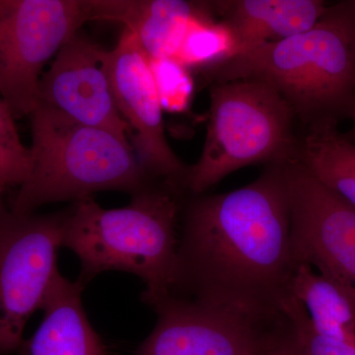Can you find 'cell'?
Here are the masks:
<instances>
[{
    "mask_svg": "<svg viewBox=\"0 0 355 355\" xmlns=\"http://www.w3.org/2000/svg\"><path fill=\"white\" fill-rule=\"evenodd\" d=\"M286 165L217 195H186L169 293L273 326L284 318L296 265Z\"/></svg>",
    "mask_w": 355,
    "mask_h": 355,
    "instance_id": "1",
    "label": "cell"
},
{
    "mask_svg": "<svg viewBox=\"0 0 355 355\" xmlns=\"http://www.w3.org/2000/svg\"><path fill=\"white\" fill-rule=\"evenodd\" d=\"M184 196L157 182L120 209H104L93 198L72 203L62 211V245L80 261L77 282L85 288L100 273L121 270L144 282L141 299L146 305L169 293Z\"/></svg>",
    "mask_w": 355,
    "mask_h": 355,
    "instance_id": "2",
    "label": "cell"
},
{
    "mask_svg": "<svg viewBox=\"0 0 355 355\" xmlns=\"http://www.w3.org/2000/svg\"><path fill=\"white\" fill-rule=\"evenodd\" d=\"M210 84L256 79L272 86L301 130L347 118L355 100V17L347 1L329 6L314 27L266 44L202 72Z\"/></svg>",
    "mask_w": 355,
    "mask_h": 355,
    "instance_id": "3",
    "label": "cell"
},
{
    "mask_svg": "<svg viewBox=\"0 0 355 355\" xmlns=\"http://www.w3.org/2000/svg\"><path fill=\"white\" fill-rule=\"evenodd\" d=\"M30 118L31 171L10 203L15 214L79 202L99 191L132 196L157 183L142 169L130 142L116 133L77 123L42 104Z\"/></svg>",
    "mask_w": 355,
    "mask_h": 355,
    "instance_id": "4",
    "label": "cell"
},
{
    "mask_svg": "<svg viewBox=\"0 0 355 355\" xmlns=\"http://www.w3.org/2000/svg\"><path fill=\"white\" fill-rule=\"evenodd\" d=\"M301 127L286 100L256 79L210 84L207 135L202 154L189 166L187 195H202L247 166L297 160Z\"/></svg>",
    "mask_w": 355,
    "mask_h": 355,
    "instance_id": "5",
    "label": "cell"
},
{
    "mask_svg": "<svg viewBox=\"0 0 355 355\" xmlns=\"http://www.w3.org/2000/svg\"><path fill=\"white\" fill-rule=\"evenodd\" d=\"M94 21V0H0V97L15 118L38 106L46 62Z\"/></svg>",
    "mask_w": 355,
    "mask_h": 355,
    "instance_id": "6",
    "label": "cell"
},
{
    "mask_svg": "<svg viewBox=\"0 0 355 355\" xmlns=\"http://www.w3.org/2000/svg\"><path fill=\"white\" fill-rule=\"evenodd\" d=\"M62 216L15 214L0 203V355L21 349L26 324L42 309L58 272Z\"/></svg>",
    "mask_w": 355,
    "mask_h": 355,
    "instance_id": "7",
    "label": "cell"
},
{
    "mask_svg": "<svg viewBox=\"0 0 355 355\" xmlns=\"http://www.w3.org/2000/svg\"><path fill=\"white\" fill-rule=\"evenodd\" d=\"M292 256L335 284L355 306V207L297 162L286 165Z\"/></svg>",
    "mask_w": 355,
    "mask_h": 355,
    "instance_id": "8",
    "label": "cell"
},
{
    "mask_svg": "<svg viewBox=\"0 0 355 355\" xmlns=\"http://www.w3.org/2000/svg\"><path fill=\"white\" fill-rule=\"evenodd\" d=\"M107 69L114 101L130 128V141L149 179L184 191L189 166L184 165L166 139L163 108L148 58L135 35L123 29L120 41L108 51Z\"/></svg>",
    "mask_w": 355,
    "mask_h": 355,
    "instance_id": "9",
    "label": "cell"
},
{
    "mask_svg": "<svg viewBox=\"0 0 355 355\" xmlns=\"http://www.w3.org/2000/svg\"><path fill=\"white\" fill-rule=\"evenodd\" d=\"M148 306L157 322L135 355H265L277 326L171 293Z\"/></svg>",
    "mask_w": 355,
    "mask_h": 355,
    "instance_id": "10",
    "label": "cell"
},
{
    "mask_svg": "<svg viewBox=\"0 0 355 355\" xmlns=\"http://www.w3.org/2000/svg\"><path fill=\"white\" fill-rule=\"evenodd\" d=\"M107 57L108 51L77 33L60 48L50 69L41 76L38 104L130 141V128L114 101Z\"/></svg>",
    "mask_w": 355,
    "mask_h": 355,
    "instance_id": "11",
    "label": "cell"
},
{
    "mask_svg": "<svg viewBox=\"0 0 355 355\" xmlns=\"http://www.w3.org/2000/svg\"><path fill=\"white\" fill-rule=\"evenodd\" d=\"M210 6L232 33L235 55L308 31L329 8L322 0H222Z\"/></svg>",
    "mask_w": 355,
    "mask_h": 355,
    "instance_id": "12",
    "label": "cell"
},
{
    "mask_svg": "<svg viewBox=\"0 0 355 355\" xmlns=\"http://www.w3.org/2000/svg\"><path fill=\"white\" fill-rule=\"evenodd\" d=\"M209 11V1L94 0V20L123 24L148 58L174 57L191 21Z\"/></svg>",
    "mask_w": 355,
    "mask_h": 355,
    "instance_id": "13",
    "label": "cell"
},
{
    "mask_svg": "<svg viewBox=\"0 0 355 355\" xmlns=\"http://www.w3.org/2000/svg\"><path fill=\"white\" fill-rule=\"evenodd\" d=\"M83 289L58 270L42 306L43 321L34 336L23 343V354L108 355L84 310Z\"/></svg>",
    "mask_w": 355,
    "mask_h": 355,
    "instance_id": "14",
    "label": "cell"
},
{
    "mask_svg": "<svg viewBox=\"0 0 355 355\" xmlns=\"http://www.w3.org/2000/svg\"><path fill=\"white\" fill-rule=\"evenodd\" d=\"M296 162L355 207V142L338 130L336 121L301 130Z\"/></svg>",
    "mask_w": 355,
    "mask_h": 355,
    "instance_id": "15",
    "label": "cell"
},
{
    "mask_svg": "<svg viewBox=\"0 0 355 355\" xmlns=\"http://www.w3.org/2000/svg\"><path fill=\"white\" fill-rule=\"evenodd\" d=\"M291 294L304 307L315 333L355 345V306L335 284L310 266L298 265Z\"/></svg>",
    "mask_w": 355,
    "mask_h": 355,
    "instance_id": "16",
    "label": "cell"
},
{
    "mask_svg": "<svg viewBox=\"0 0 355 355\" xmlns=\"http://www.w3.org/2000/svg\"><path fill=\"white\" fill-rule=\"evenodd\" d=\"M236 53L232 33L216 18L210 6L209 12L191 21L172 58L190 71L202 73L234 57Z\"/></svg>",
    "mask_w": 355,
    "mask_h": 355,
    "instance_id": "17",
    "label": "cell"
},
{
    "mask_svg": "<svg viewBox=\"0 0 355 355\" xmlns=\"http://www.w3.org/2000/svg\"><path fill=\"white\" fill-rule=\"evenodd\" d=\"M15 116L0 97V202L7 191L19 187L29 176L32 166L30 147L21 141Z\"/></svg>",
    "mask_w": 355,
    "mask_h": 355,
    "instance_id": "18",
    "label": "cell"
},
{
    "mask_svg": "<svg viewBox=\"0 0 355 355\" xmlns=\"http://www.w3.org/2000/svg\"><path fill=\"white\" fill-rule=\"evenodd\" d=\"M148 62L163 110L184 113L195 88L190 70L171 58H148Z\"/></svg>",
    "mask_w": 355,
    "mask_h": 355,
    "instance_id": "19",
    "label": "cell"
},
{
    "mask_svg": "<svg viewBox=\"0 0 355 355\" xmlns=\"http://www.w3.org/2000/svg\"><path fill=\"white\" fill-rule=\"evenodd\" d=\"M282 313L291 322L308 355H355V345L336 342L315 333L304 307L293 295L284 301Z\"/></svg>",
    "mask_w": 355,
    "mask_h": 355,
    "instance_id": "20",
    "label": "cell"
},
{
    "mask_svg": "<svg viewBox=\"0 0 355 355\" xmlns=\"http://www.w3.org/2000/svg\"><path fill=\"white\" fill-rule=\"evenodd\" d=\"M284 316L270 336L266 355H308L291 322Z\"/></svg>",
    "mask_w": 355,
    "mask_h": 355,
    "instance_id": "21",
    "label": "cell"
},
{
    "mask_svg": "<svg viewBox=\"0 0 355 355\" xmlns=\"http://www.w3.org/2000/svg\"><path fill=\"white\" fill-rule=\"evenodd\" d=\"M347 119L352 121V128H350L349 132H345L343 135L347 137L352 141L355 142V100L354 104H352V108H350L349 114L347 116Z\"/></svg>",
    "mask_w": 355,
    "mask_h": 355,
    "instance_id": "22",
    "label": "cell"
},
{
    "mask_svg": "<svg viewBox=\"0 0 355 355\" xmlns=\"http://www.w3.org/2000/svg\"><path fill=\"white\" fill-rule=\"evenodd\" d=\"M347 6H349V10L354 14L355 17V0L354 1H347Z\"/></svg>",
    "mask_w": 355,
    "mask_h": 355,
    "instance_id": "23",
    "label": "cell"
},
{
    "mask_svg": "<svg viewBox=\"0 0 355 355\" xmlns=\"http://www.w3.org/2000/svg\"><path fill=\"white\" fill-rule=\"evenodd\" d=\"M0 203H4V202H0Z\"/></svg>",
    "mask_w": 355,
    "mask_h": 355,
    "instance_id": "24",
    "label": "cell"
},
{
    "mask_svg": "<svg viewBox=\"0 0 355 355\" xmlns=\"http://www.w3.org/2000/svg\"><path fill=\"white\" fill-rule=\"evenodd\" d=\"M266 355V354H265Z\"/></svg>",
    "mask_w": 355,
    "mask_h": 355,
    "instance_id": "25",
    "label": "cell"
}]
</instances>
